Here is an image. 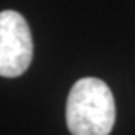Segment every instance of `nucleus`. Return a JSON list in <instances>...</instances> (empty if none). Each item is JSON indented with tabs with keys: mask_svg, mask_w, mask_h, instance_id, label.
<instances>
[{
	"mask_svg": "<svg viewBox=\"0 0 135 135\" xmlns=\"http://www.w3.org/2000/svg\"><path fill=\"white\" fill-rule=\"evenodd\" d=\"M33 59L31 31L23 15L15 10L0 12V75H23Z\"/></svg>",
	"mask_w": 135,
	"mask_h": 135,
	"instance_id": "f03ea898",
	"label": "nucleus"
},
{
	"mask_svg": "<svg viewBox=\"0 0 135 135\" xmlns=\"http://www.w3.org/2000/svg\"><path fill=\"white\" fill-rule=\"evenodd\" d=\"M65 119L72 135H109L115 120V103L109 86L93 76L80 78L67 98Z\"/></svg>",
	"mask_w": 135,
	"mask_h": 135,
	"instance_id": "f257e3e1",
	"label": "nucleus"
}]
</instances>
